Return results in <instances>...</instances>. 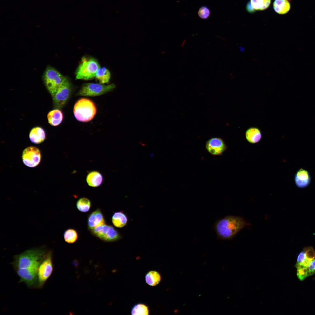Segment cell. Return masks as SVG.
Segmentation results:
<instances>
[{
  "label": "cell",
  "mask_w": 315,
  "mask_h": 315,
  "mask_svg": "<svg viewBox=\"0 0 315 315\" xmlns=\"http://www.w3.org/2000/svg\"><path fill=\"white\" fill-rule=\"evenodd\" d=\"M250 3L255 10H261L269 7L271 0H251Z\"/></svg>",
  "instance_id": "27"
},
{
  "label": "cell",
  "mask_w": 315,
  "mask_h": 315,
  "mask_svg": "<svg viewBox=\"0 0 315 315\" xmlns=\"http://www.w3.org/2000/svg\"><path fill=\"white\" fill-rule=\"evenodd\" d=\"M71 91V84L67 78L51 96L54 105L56 108H61L65 105L69 98Z\"/></svg>",
  "instance_id": "8"
},
{
  "label": "cell",
  "mask_w": 315,
  "mask_h": 315,
  "mask_svg": "<svg viewBox=\"0 0 315 315\" xmlns=\"http://www.w3.org/2000/svg\"><path fill=\"white\" fill-rule=\"evenodd\" d=\"M29 138L33 143L39 144L43 142L46 138V133L44 130L40 127H36L30 130Z\"/></svg>",
  "instance_id": "14"
},
{
  "label": "cell",
  "mask_w": 315,
  "mask_h": 315,
  "mask_svg": "<svg viewBox=\"0 0 315 315\" xmlns=\"http://www.w3.org/2000/svg\"><path fill=\"white\" fill-rule=\"evenodd\" d=\"M44 85L52 96L67 78L53 67L46 68L42 76Z\"/></svg>",
  "instance_id": "4"
},
{
  "label": "cell",
  "mask_w": 315,
  "mask_h": 315,
  "mask_svg": "<svg viewBox=\"0 0 315 315\" xmlns=\"http://www.w3.org/2000/svg\"><path fill=\"white\" fill-rule=\"evenodd\" d=\"M47 118L50 125L52 126H57L62 122L63 115L61 110L56 108L49 112L47 115Z\"/></svg>",
  "instance_id": "15"
},
{
  "label": "cell",
  "mask_w": 315,
  "mask_h": 315,
  "mask_svg": "<svg viewBox=\"0 0 315 315\" xmlns=\"http://www.w3.org/2000/svg\"><path fill=\"white\" fill-rule=\"evenodd\" d=\"M105 223V221L104 216L99 209H97L89 214L88 219V226L90 230Z\"/></svg>",
  "instance_id": "13"
},
{
  "label": "cell",
  "mask_w": 315,
  "mask_h": 315,
  "mask_svg": "<svg viewBox=\"0 0 315 315\" xmlns=\"http://www.w3.org/2000/svg\"><path fill=\"white\" fill-rule=\"evenodd\" d=\"M103 177L102 174L97 171L89 172L86 177V182L88 185L93 187L99 186L102 183Z\"/></svg>",
  "instance_id": "16"
},
{
  "label": "cell",
  "mask_w": 315,
  "mask_h": 315,
  "mask_svg": "<svg viewBox=\"0 0 315 315\" xmlns=\"http://www.w3.org/2000/svg\"><path fill=\"white\" fill-rule=\"evenodd\" d=\"M91 202L88 198L83 197L79 199L76 203L78 209L82 212H86L90 209L91 206Z\"/></svg>",
  "instance_id": "24"
},
{
  "label": "cell",
  "mask_w": 315,
  "mask_h": 315,
  "mask_svg": "<svg viewBox=\"0 0 315 315\" xmlns=\"http://www.w3.org/2000/svg\"><path fill=\"white\" fill-rule=\"evenodd\" d=\"M53 270L52 252L48 251L40 263L38 271L37 288H41L52 274Z\"/></svg>",
  "instance_id": "7"
},
{
  "label": "cell",
  "mask_w": 315,
  "mask_h": 315,
  "mask_svg": "<svg viewBox=\"0 0 315 315\" xmlns=\"http://www.w3.org/2000/svg\"><path fill=\"white\" fill-rule=\"evenodd\" d=\"M115 87L114 84L105 85L100 83H86L83 85L77 95L87 97L98 96L112 90Z\"/></svg>",
  "instance_id": "6"
},
{
  "label": "cell",
  "mask_w": 315,
  "mask_h": 315,
  "mask_svg": "<svg viewBox=\"0 0 315 315\" xmlns=\"http://www.w3.org/2000/svg\"><path fill=\"white\" fill-rule=\"evenodd\" d=\"M100 67L97 61L94 58H82L76 73L77 79L89 80L95 77L96 72Z\"/></svg>",
  "instance_id": "5"
},
{
  "label": "cell",
  "mask_w": 315,
  "mask_h": 315,
  "mask_svg": "<svg viewBox=\"0 0 315 315\" xmlns=\"http://www.w3.org/2000/svg\"><path fill=\"white\" fill-rule=\"evenodd\" d=\"M74 113L76 119L82 122L91 120L95 115L97 110L94 103L86 98L80 99L75 103Z\"/></svg>",
  "instance_id": "3"
},
{
  "label": "cell",
  "mask_w": 315,
  "mask_h": 315,
  "mask_svg": "<svg viewBox=\"0 0 315 315\" xmlns=\"http://www.w3.org/2000/svg\"><path fill=\"white\" fill-rule=\"evenodd\" d=\"M306 260V256L305 251L303 250L298 255L297 258L296 264L300 265L304 262Z\"/></svg>",
  "instance_id": "31"
},
{
  "label": "cell",
  "mask_w": 315,
  "mask_h": 315,
  "mask_svg": "<svg viewBox=\"0 0 315 315\" xmlns=\"http://www.w3.org/2000/svg\"><path fill=\"white\" fill-rule=\"evenodd\" d=\"M247 224L242 218L228 216L217 221L215 224L216 231L220 238L227 240L232 239Z\"/></svg>",
  "instance_id": "2"
},
{
  "label": "cell",
  "mask_w": 315,
  "mask_h": 315,
  "mask_svg": "<svg viewBox=\"0 0 315 315\" xmlns=\"http://www.w3.org/2000/svg\"><path fill=\"white\" fill-rule=\"evenodd\" d=\"M273 7L274 11L280 14H284L288 12L290 9V4L288 0H275Z\"/></svg>",
  "instance_id": "19"
},
{
  "label": "cell",
  "mask_w": 315,
  "mask_h": 315,
  "mask_svg": "<svg viewBox=\"0 0 315 315\" xmlns=\"http://www.w3.org/2000/svg\"><path fill=\"white\" fill-rule=\"evenodd\" d=\"M145 278L146 283L151 286L157 285L161 279L160 274L157 271L154 270L148 272L146 275Z\"/></svg>",
  "instance_id": "21"
},
{
  "label": "cell",
  "mask_w": 315,
  "mask_h": 315,
  "mask_svg": "<svg viewBox=\"0 0 315 315\" xmlns=\"http://www.w3.org/2000/svg\"><path fill=\"white\" fill-rule=\"evenodd\" d=\"M78 235L77 231L72 228L66 230L64 232V238L65 241L69 244L75 242L77 239Z\"/></svg>",
  "instance_id": "25"
},
{
  "label": "cell",
  "mask_w": 315,
  "mask_h": 315,
  "mask_svg": "<svg viewBox=\"0 0 315 315\" xmlns=\"http://www.w3.org/2000/svg\"><path fill=\"white\" fill-rule=\"evenodd\" d=\"M122 238L119 232L113 226L110 225L106 233L101 240L106 242H113L118 241Z\"/></svg>",
  "instance_id": "20"
},
{
  "label": "cell",
  "mask_w": 315,
  "mask_h": 315,
  "mask_svg": "<svg viewBox=\"0 0 315 315\" xmlns=\"http://www.w3.org/2000/svg\"><path fill=\"white\" fill-rule=\"evenodd\" d=\"M111 74L109 71L106 68L100 67L98 69L95 77L99 83L104 84L108 83L110 79Z\"/></svg>",
  "instance_id": "22"
},
{
  "label": "cell",
  "mask_w": 315,
  "mask_h": 315,
  "mask_svg": "<svg viewBox=\"0 0 315 315\" xmlns=\"http://www.w3.org/2000/svg\"><path fill=\"white\" fill-rule=\"evenodd\" d=\"M79 262V261L77 259H74L72 262V264L75 268L77 269L78 268Z\"/></svg>",
  "instance_id": "32"
},
{
  "label": "cell",
  "mask_w": 315,
  "mask_h": 315,
  "mask_svg": "<svg viewBox=\"0 0 315 315\" xmlns=\"http://www.w3.org/2000/svg\"><path fill=\"white\" fill-rule=\"evenodd\" d=\"M198 14L199 17L201 19H206L209 16L210 11L207 7L202 6L199 8Z\"/></svg>",
  "instance_id": "28"
},
{
  "label": "cell",
  "mask_w": 315,
  "mask_h": 315,
  "mask_svg": "<svg viewBox=\"0 0 315 315\" xmlns=\"http://www.w3.org/2000/svg\"><path fill=\"white\" fill-rule=\"evenodd\" d=\"M303 250L305 252L307 260L312 261L315 259V252L312 247L308 246L304 247Z\"/></svg>",
  "instance_id": "29"
},
{
  "label": "cell",
  "mask_w": 315,
  "mask_h": 315,
  "mask_svg": "<svg viewBox=\"0 0 315 315\" xmlns=\"http://www.w3.org/2000/svg\"><path fill=\"white\" fill-rule=\"evenodd\" d=\"M262 136L260 131L256 127L249 128L245 133L246 140L249 143L253 144L258 142L261 140Z\"/></svg>",
  "instance_id": "18"
},
{
  "label": "cell",
  "mask_w": 315,
  "mask_h": 315,
  "mask_svg": "<svg viewBox=\"0 0 315 315\" xmlns=\"http://www.w3.org/2000/svg\"><path fill=\"white\" fill-rule=\"evenodd\" d=\"M48 251L44 246L27 250L20 254L15 256L12 265L15 270L18 269L38 267Z\"/></svg>",
  "instance_id": "1"
},
{
  "label": "cell",
  "mask_w": 315,
  "mask_h": 315,
  "mask_svg": "<svg viewBox=\"0 0 315 315\" xmlns=\"http://www.w3.org/2000/svg\"><path fill=\"white\" fill-rule=\"evenodd\" d=\"M109 226L105 223L97 226L90 231L93 235L102 239L106 233Z\"/></svg>",
  "instance_id": "26"
},
{
  "label": "cell",
  "mask_w": 315,
  "mask_h": 315,
  "mask_svg": "<svg viewBox=\"0 0 315 315\" xmlns=\"http://www.w3.org/2000/svg\"><path fill=\"white\" fill-rule=\"evenodd\" d=\"M311 178L308 172L302 168L299 169L294 176V181L296 186L299 188H303L308 187L311 183Z\"/></svg>",
  "instance_id": "12"
},
{
  "label": "cell",
  "mask_w": 315,
  "mask_h": 315,
  "mask_svg": "<svg viewBox=\"0 0 315 315\" xmlns=\"http://www.w3.org/2000/svg\"><path fill=\"white\" fill-rule=\"evenodd\" d=\"M205 148L211 155L219 156L222 155L226 150L227 146L221 138L214 137L210 138L206 142Z\"/></svg>",
  "instance_id": "11"
},
{
  "label": "cell",
  "mask_w": 315,
  "mask_h": 315,
  "mask_svg": "<svg viewBox=\"0 0 315 315\" xmlns=\"http://www.w3.org/2000/svg\"><path fill=\"white\" fill-rule=\"evenodd\" d=\"M128 220L127 215L122 211L114 212L112 218L113 224L118 228H122L125 226L127 224Z\"/></svg>",
  "instance_id": "17"
},
{
  "label": "cell",
  "mask_w": 315,
  "mask_h": 315,
  "mask_svg": "<svg viewBox=\"0 0 315 315\" xmlns=\"http://www.w3.org/2000/svg\"><path fill=\"white\" fill-rule=\"evenodd\" d=\"M22 158L23 163L29 167H34L40 163L41 158V151L38 148L33 146L27 147L23 151Z\"/></svg>",
  "instance_id": "10"
},
{
  "label": "cell",
  "mask_w": 315,
  "mask_h": 315,
  "mask_svg": "<svg viewBox=\"0 0 315 315\" xmlns=\"http://www.w3.org/2000/svg\"><path fill=\"white\" fill-rule=\"evenodd\" d=\"M311 264L314 270V273H315V259L312 260L311 263Z\"/></svg>",
  "instance_id": "35"
},
{
  "label": "cell",
  "mask_w": 315,
  "mask_h": 315,
  "mask_svg": "<svg viewBox=\"0 0 315 315\" xmlns=\"http://www.w3.org/2000/svg\"><path fill=\"white\" fill-rule=\"evenodd\" d=\"M308 272L307 267L297 269V275L299 280L302 281L306 278L307 276V273Z\"/></svg>",
  "instance_id": "30"
},
{
  "label": "cell",
  "mask_w": 315,
  "mask_h": 315,
  "mask_svg": "<svg viewBox=\"0 0 315 315\" xmlns=\"http://www.w3.org/2000/svg\"><path fill=\"white\" fill-rule=\"evenodd\" d=\"M148 307L143 303H137L132 308L131 313L132 315H147L149 314Z\"/></svg>",
  "instance_id": "23"
},
{
  "label": "cell",
  "mask_w": 315,
  "mask_h": 315,
  "mask_svg": "<svg viewBox=\"0 0 315 315\" xmlns=\"http://www.w3.org/2000/svg\"><path fill=\"white\" fill-rule=\"evenodd\" d=\"M238 48L241 52H244L245 51V48L242 46H238Z\"/></svg>",
  "instance_id": "34"
},
{
  "label": "cell",
  "mask_w": 315,
  "mask_h": 315,
  "mask_svg": "<svg viewBox=\"0 0 315 315\" xmlns=\"http://www.w3.org/2000/svg\"><path fill=\"white\" fill-rule=\"evenodd\" d=\"M38 268H21L15 270L17 274L20 278L19 282H24L30 288L37 287Z\"/></svg>",
  "instance_id": "9"
},
{
  "label": "cell",
  "mask_w": 315,
  "mask_h": 315,
  "mask_svg": "<svg viewBox=\"0 0 315 315\" xmlns=\"http://www.w3.org/2000/svg\"><path fill=\"white\" fill-rule=\"evenodd\" d=\"M247 10L250 12H253L255 9L252 6L251 3H249L247 6Z\"/></svg>",
  "instance_id": "33"
}]
</instances>
